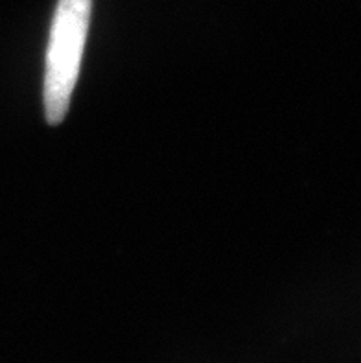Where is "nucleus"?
I'll return each instance as SVG.
<instances>
[{"mask_svg":"<svg viewBox=\"0 0 361 363\" xmlns=\"http://www.w3.org/2000/svg\"><path fill=\"white\" fill-rule=\"evenodd\" d=\"M92 0H60L52 23L45 70L46 122L57 125L70 106L91 23Z\"/></svg>","mask_w":361,"mask_h":363,"instance_id":"f257e3e1","label":"nucleus"}]
</instances>
